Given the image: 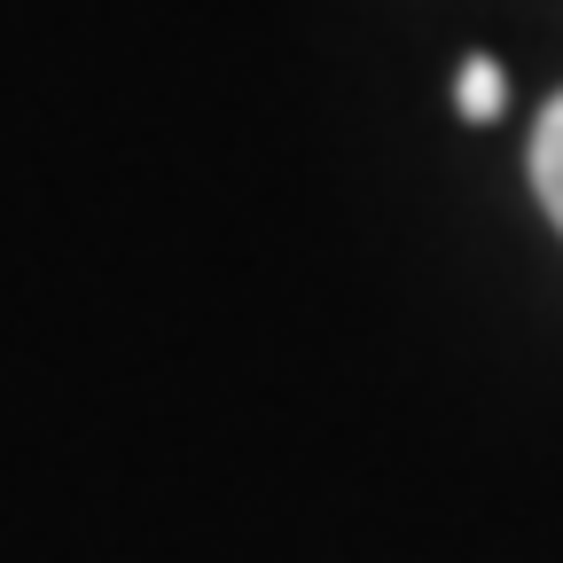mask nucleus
<instances>
[{"mask_svg": "<svg viewBox=\"0 0 563 563\" xmlns=\"http://www.w3.org/2000/svg\"><path fill=\"white\" fill-rule=\"evenodd\" d=\"M501 102H509L501 63H493V55H470V63L454 70V110H462V118H501Z\"/></svg>", "mask_w": 563, "mask_h": 563, "instance_id": "2", "label": "nucleus"}, {"mask_svg": "<svg viewBox=\"0 0 563 563\" xmlns=\"http://www.w3.org/2000/svg\"><path fill=\"white\" fill-rule=\"evenodd\" d=\"M532 188H540V211L563 228V95L540 110L532 125Z\"/></svg>", "mask_w": 563, "mask_h": 563, "instance_id": "1", "label": "nucleus"}]
</instances>
